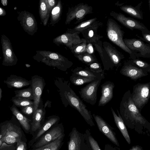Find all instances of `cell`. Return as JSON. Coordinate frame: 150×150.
<instances>
[{
    "label": "cell",
    "instance_id": "6da1fadb",
    "mask_svg": "<svg viewBox=\"0 0 150 150\" xmlns=\"http://www.w3.org/2000/svg\"><path fill=\"white\" fill-rule=\"evenodd\" d=\"M119 113L126 126L139 134L150 136V123L142 115L132 100L128 90L121 101Z\"/></svg>",
    "mask_w": 150,
    "mask_h": 150
},
{
    "label": "cell",
    "instance_id": "7a4b0ae2",
    "mask_svg": "<svg viewBox=\"0 0 150 150\" xmlns=\"http://www.w3.org/2000/svg\"><path fill=\"white\" fill-rule=\"evenodd\" d=\"M98 52L102 60L104 70H117L122 64L124 55L109 42L100 41L93 45Z\"/></svg>",
    "mask_w": 150,
    "mask_h": 150
},
{
    "label": "cell",
    "instance_id": "3957f363",
    "mask_svg": "<svg viewBox=\"0 0 150 150\" xmlns=\"http://www.w3.org/2000/svg\"><path fill=\"white\" fill-rule=\"evenodd\" d=\"M21 125L16 117L13 115L11 119L0 123V134L3 142L8 144L16 143L27 139Z\"/></svg>",
    "mask_w": 150,
    "mask_h": 150
},
{
    "label": "cell",
    "instance_id": "277c9868",
    "mask_svg": "<svg viewBox=\"0 0 150 150\" xmlns=\"http://www.w3.org/2000/svg\"><path fill=\"white\" fill-rule=\"evenodd\" d=\"M33 58L38 62L43 63L49 66L56 67L64 71H67L73 64L71 61L61 54L50 51H37Z\"/></svg>",
    "mask_w": 150,
    "mask_h": 150
},
{
    "label": "cell",
    "instance_id": "5b68a950",
    "mask_svg": "<svg viewBox=\"0 0 150 150\" xmlns=\"http://www.w3.org/2000/svg\"><path fill=\"white\" fill-rule=\"evenodd\" d=\"M60 90L62 96L72 107L76 110L87 123L91 127L95 126L91 111L70 87V84L64 83Z\"/></svg>",
    "mask_w": 150,
    "mask_h": 150
},
{
    "label": "cell",
    "instance_id": "8992f818",
    "mask_svg": "<svg viewBox=\"0 0 150 150\" xmlns=\"http://www.w3.org/2000/svg\"><path fill=\"white\" fill-rule=\"evenodd\" d=\"M106 26L107 36L109 40L128 53L131 59H135L131 52L123 41L125 32L122 27L113 19L110 18L108 19Z\"/></svg>",
    "mask_w": 150,
    "mask_h": 150
},
{
    "label": "cell",
    "instance_id": "52a82bcc",
    "mask_svg": "<svg viewBox=\"0 0 150 150\" xmlns=\"http://www.w3.org/2000/svg\"><path fill=\"white\" fill-rule=\"evenodd\" d=\"M131 96L135 105L141 112L150 97V82L138 83L134 86Z\"/></svg>",
    "mask_w": 150,
    "mask_h": 150
},
{
    "label": "cell",
    "instance_id": "ba28073f",
    "mask_svg": "<svg viewBox=\"0 0 150 150\" xmlns=\"http://www.w3.org/2000/svg\"><path fill=\"white\" fill-rule=\"evenodd\" d=\"M123 41L135 59L139 57L150 58V44L145 43L139 39L135 38H125Z\"/></svg>",
    "mask_w": 150,
    "mask_h": 150
},
{
    "label": "cell",
    "instance_id": "9c48e42d",
    "mask_svg": "<svg viewBox=\"0 0 150 150\" xmlns=\"http://www.w3.org/2000/svg\"><path fill=\"white\" fill-rule=\"evenodd\" d=\"M80 33L68 28L66 32L54 38L53 42L59 46L60 45H64L71 51L77 45L86 42L84 39L80 38Z\"/></svg>",
    "mask_w": 150,
    "mask_h": 150
},
{
    "label": "cell",
    "instance_id": "30bf717a",
    "mask_svg": "<svg viewBox=\"0 0 150 150\" xmlns=\"http://www.w3.org/2000/svg\"><path fill=\"white\" fill-rule=\"evenodd\" d=\"M64 134V130L63 124L61 123L56 124L40 137L31 147V149L40 147L48 144Z\"/></svg>",
    "mask_w": 150,
    "mask_h": 150
},
{
    "label": "cell",
    "instance_id": "8fae6325",
    "mask_svg": "<svg viewBox=\"0 0 150 150\" xmlns=\"http://www.w3.org/2000/svg\"><path fill=\"white\" fill-rule=\"evenodd\" d=\"M93 13V8L87 4L80 3L74 6L68 8L65 23L70 24L73 20L75 19L76 22L75 23L80 22L88 14Z\"/></svg>",
    "mask_w": 150,
    "mask_h": 150
},
{
    "label": "cell",
    "instance_id": "7c38bea8",
    "mask_svg": "<svg viewBox=\"0 0 150 150\" xmlns=\"http://www.w3.org/2000/svg\"><path fill=\"white\" fill-rule=\"evenodd\" d=\"M67 145L68 150H92L85 134L79 132L75 127L69 133Z\"/></svg>",
    "mask_w": 150,
    "mask_h": 150
},
{
    "label": "cell",
    "instance_id": "4fadbf2b",
    "mask_svg": "<svg viewBox=\"0 0 150 150\" xmlns=\"http://www.w3.org/2000/svg\"><path fill=\"white\" fill-rule=\"evenodd\" d=\"M110 15L124 26L132 30H138L141 31L142 33L150 32L144 24L132 18L127 17L121 13L112 11Z\"/></svg>",
    "mask_w": 150,
    "mask_h": 150
},
{
    "label": "cell",
    "instance_id": "5bb4252c",
    "mask_svg": "<svg viewBox=\"0 0 150 150\" xmlns=\"http://www.w3.org/2000/svg\"><path fill=\"white\" fill-rule=\"evenodd\" d=\"M101 79L89 83L79 92L81 98L86 102L92 105H95L97 100V91Z\"/></svg>",
    "mask_w": 150,
    "mask_h": 150
},
{
    "label": "cell",
    "instance_id": "9a60e30c",
    "mask_svg": "<svg viewBox=\"0 0 150 150\" xmlns=\"http://www.w3.org/2000/svg\"><path fill=\"white\" fill-rule=\"evenodd\" d=\"M92 116L99 130L113 143L117 146L119 147V144L113 128L99 115L93 114Z\"/></svg>",
    "mask_w": 150,
    "mask_h": 150
},
{
    "label": "cell",
    "instance_id": "2e32d148",
    "mask_svg": "<svg viewBox=\"0 0 150 150\" xmlns=\"http://www.w3.org/2000/svg\"><path fill=\"white\" fill-rule=\"evenodd\" d=\"M31 81L30 85L33 96L34 113L39 107L41 101V97L45 85V83L42 77L37 75L33 76Z\"/></svg>",
    "mask_w": 150,
    "mask_h": 150
},
{
    "label": "cell",
    "instance_id": "e0dca14e",
    "mask_svg": "<svg viewBox=\"0 0 150 150\" xmlns=\"http://www.w3.org/2000/svg\"><path fill=\"white\" fill-rule=\"evenodd\" d=\"M120 73L122 75L129 77L135 81L148 75L147 72L135 66L129 60L124 63Z\"/></svg>",
    "mask_w": 150,
    "mask_h": 150
},
{
    "label": "cell",
    "instance_id": "ac0fdd59",
    "mask_svg": "<svg viewBox=\"0 0 150 150\" xmlns=\"http://www.w3.org/2000/svg\"><path fill=\"white\" fill-rule=\"evenodd\" d=\"M101 21H97L90 27L81 32L87 43H91L92 45L98 43L100 39L103 36L98 35L97 31L98 28L103 25Z\"/></svg>",
    "mask_w": 150,
    "mask_h": 150
},
{
    "label": "cell",
    "instance_id": "d6986e66",
    "mask_svg": "<svg viewBox=\"0 0 150 150\" xmlns=\"http://www.w3.org/2000/svg\"><path fill=\"white\" fill-rule=\"evenodd\" d=\"M59 120V117L56 116H52L48 117L40 129L32 136L31 139L28 142V147L31 148L33 144L52 127L58 124Z\"/></svg>",
    "mask_w": 150,
    "mask_h": 150
},
{
    "label": "cell",
    "instance_id": "ffe728a7",
    "mask_svg": "<svg viewBox=\"0 0 150 150\" xmlns=\"http://www.w3.org/2000/svg\"><path fill=\"white\" fill-rule=\"evenodd\" d=\"M101 96L98 102V106H103L113 98L115 85L113 82L107 81L101 86Z\"/></svg>",
    "mask_w": 150,
    "mask_h": 150
},
{
    "label": "cell",
    "instance_id": "44dd1931",
    "mask_svg": "<svg viewBox=\"0 0 150 150\" xmlns=\"http://www.w3.org/2000/svg\"><path fill=\"white\" fill-rule=\"evenodd\" d=\"M10 109L13 115L19 122L25 132L26 134H30L32 120L24 115L14 104L10 107Z\"/></svg>",
    "mask_w": 150,
    "mask_h": 150
},
{
    "label": "cell",
    "instance_id": "7402d4cb",
    "mask_svg": "<svg viewBox=\"0 0 150 150\" xmlns=\"http://www.w3.org/2000/svg\"><path fill=\"white\" fill-rule=\"evenodd\" d=\"M4 82L8 87L20 88L31 84V81H28L21 76L12 74L8 77Z\"/></svg>",
    "mask_w": 150,
    "mask_h": 150
},
{
    "label": "cell",
    "instance_id": "603a6c76",
    "mask_svg": "<svg viewBox=\"0 0 150 150\" xmlns=\"http://www.w3.org/2000/svg\"><path fill=\"white\" fill-rule=\"evenodd\" d=\"M45 112L42 108H38L33 114L30 134L33 136L45 122Z\"/></svg>",
    "mask_w": 150,
    "mask_h": 150
},
{
    "label": "cell",
    "instance_id": "cb8c5ba5",
    "mask_svg": "<svg viewBox=\"0 0 150 150\" xmlns=\"http://www.w3.org/2000/svg\"><path fill=\"white\" fill-rule=\"evenodd\" d=\"M111 110L116 125L127 143L128 144H130L131 143L130 137L126 126L124 123L118 110L117 109H116L117 115L112 108H111Z\"/></svg>",
    "mask_w": 150,
    "mask_h": 150
},
{
    "label": "cell",
    "instance_id": "d4e9b609",
    "mask_svg": "<svg viewBox=\"0 0 150 150\" xmlns=\"http://www.w3.org/2000/svg\"><path fill=\"white\" fill-rule=\"evenodd\" d=\"M142 2H140L136 6L131 5H122L120 9L124 12L130 16L137 19H143V14L140 9Z\"/></svg>",
    "mask_w": 150,
    "mask_h": 150
},
{
    "label": "cell",
    "instance_id": "484cf974",
    "mask_svg": "<svg viewBox=\"0 0 150 150\" xmlns=\"http://www.w3.org/2000/svg\"><path fill=\"white\" fill-rule=\"evenodd\" d=\"M73 74L86 77L94 78L97 79H103L104 75L100 73L93 72L91 71L88 67L83 69L81 67H77L73 71Z\"/></svg>",
    "mask_w": 150,
    "mask_h": 150
},
{
    "label": "cell",
    "instance_id": "4316f807",
    "mask_svg": "<svg viewBox=\"0 0 150 150\" xmlns=\"http://www.w3.org/2000/svg\"><path fill=\"white\" fill-rule=\"evenodd\" d=\"M62 10V5L61 0H58L51 12L50 24L53 26L60 20Z\"/></svg>",
    "mask_w": 150,
    "mask_h": 150
},
{
    "label": "cell",
    "instance_id": "83f0119b",
    "mask_svg": "<svg viewBox=\"0 0 150 150\" xmlns=\"http://www.w3.org/2000/svg\"><path fill=\"white\" fill-rule=\"evenodd\" d=\"M64 136L65 134L62 135L57 140L48 144L29 150H59L64 144Z\"/></svg>",
    "mask_w": 150,
    "mask_h": 150
},
{
    "label": "cell",
    "instance_id": "f1b7e54d",
    "mask_svg": "<svg viewBox=\"0 0 150 150\" xmlns=\"http://www.w3.org/2000/svg\"><path fill=\"white\" fill-rule=\"evenodd\" d=\"M39 13L41 22L43 25H47L50 13L46 7L44 0H40L39 4Z\"/></svg>",
    "mask_w": 150,
    "mask_h": 150
},
{
    "label": "cell",
    "instance_id": "f546056e",
    "mask_svg": "<svg viewBox=\"0 0 150 150\" xmlns=\"http://www.w3.org/2000/svg\"><path fill=\"white\" fill-rule=\"evenodd\" d=\"M97 79H98L77 75L73 74L70 77V80L71 82L76 86L81 85L86 83L93 82Z\"/></svg>",
    "mask_w": 150,
    "mask_h": 150
},
{
    "label": "cell",
    "instance_id": "4dcf8cb0",
    "mask_svg": "<svg viewBox=\"0 0 150 150\" xmlns=\"http://www.w3.org/2000/svg\"><path fill=\"white\" fill-rule=\"evenodd\" d=\"M79 61L89 66L92 63L98 62L95 55L89 54L87 52L79 54L74 55Z\"/></svg>",
    "mask_w": 150,
    "mask_h": 150
},
{
    "label": "cell",
    "instance_id": "1f68e13d",
    "mask_svg": "<svg viewBox=\"0 0 150 150\" xmlns=\"http://www.w3.org/2000/svg\"><path fill=\"white\" fill-rule=\"evenodd\" d=\"M97 20V18H91L82 22L73 28L70 29L74 32H78L81 33V32L86 29L95 23Z\"/></svg>",
    "mask_w": 150,
    "mask_h": 150
},
{
    "label": "cell",
    "instance_id": "d6a6232c",
    "mask_svg": "<svg viewBox=\"0 0 150 150\" xmlns=\"http://www.w3.org/2000/svg\"><path fill=\"white\" fill-rule=\"evenodd\" d=\"M14 91L16 96L26 98L30 100H33L31 86L25 89L15 90Z\"/></svg>",
    "mask_w": 150,
    "mask_h": 150
},
{
    "label": "cell",
    "instance_id": "836d02e7",
    "mask_svg": "<svg viewBox=\"0 0 150 150\" xmlns=\"http://www.w3.org/2000/svg\"><path fill=\"white\" fill-rule=\"evenodd\" d=\"M11 101L16 107H21L28 105H34L33 102L26 98L16 96L12 98Z\"/></svg>",
    "mask_w": 150,
    "mask_h": 150
},
{
    "label": "cell",
    "instance_id": "e575fe53",
    "mask_svg": "<svg viewBox=\"0 0 150 150\" xmlns=\"http://www.w3.org/2000/svg\"><path fill=\"white\" fill-rule=\"evenodd\" d=\"M84 134L86 141L92 150H101L98 142L92 137L88 129H87Z\"/></svg>",
    "mask_w": 150,
    "mask_h": 150
},
{
    "label": "cell",
    "instance_id": "d590c367",
    "mask_svg": "<svg viewBox=\"0 0 150 150\" xmlns=\"http://www.w3.org/2000/svg\"><path fill=\"white\" fill-rule=\"evenodd\" d=\"M129 60L132 64L137 67L148 73H150V64L148 63L137 58Z\"/></svg>",
    "mask_w": 150,
    "mask_h": 150
},
{
    "label": "cell",
    "instance_id": "8d00e7d4",
    "mask_svg": "<svg viewBox=\"0 0 150 150\" xmlns=\"http://www.w3.org/2000/svg\"><path fill=\"white\" fill-rule=\"evenodd\" d=\"M86 42H83L77 45L71 51L74 55L84 53L86 52Z\"/></svg>",
    "mask_w": 150,
    "mask_h": 150
},
{
    "label": "cell",
    "instance_id": "74e56055",
    "mask_svg": "<svg viewBox=\"0 0 150 150\" xmlns=\"http://www.w3.org/2000/svg\"><path fill=\"white\" fill-rule=\"evenodd\" d=\"M88 66L89 69L92 71L104 74V70L103 69L101 64L98 62L93 63Z\"/></svg>",
    "mask_w": 150,
    "mask_h": 150
},
{
    "label": "cell",
    "instance_id": "f35d334b",
    "mask_svg": "<svg viewBox=\"0 0 150 150\" xmlns=\"http://www.w3.org/2000/svg\"><path fill=\"white\" fill-rule=\"evenodd\" d=\"M21 112L24 114L28 115L33 114L34 111V105H28L20 107Z\"/></svg>",
    "mask_w": 150,
    "mask_h": 150
},
{
    "label": "cell",
    "instance_id": "ab89813d",
    "mask_svg": "<svg viewBox=\"0 0 150 150\" xmlns=\"http://www.w3.org/2000/svg\"><path fill=\"white\" fill-rule=\"evenodd\" d=\"M27 142L20 140L16 143L15 150H28Z\"/></svg>",
    "mask_w": 150,
    "mask_h": 150
},
{
    "label": "cell",
    "instance_id": "60d3db41",
    "mask_svg": "<svg viewBox=\"0 0 150 150\" xmlns=\"http://www.w3.org/2000/svg\"><path fill=\"white\" fill-rule=\"evenodd\" d=\"M46 7L49 12L51 13L53 8L56 5V1L55 0H44Z\"/></svg>",
    "mask_w": 150,
    "mask_h": 150
},
{
    "label": "cell",
    "instance_id": "b9f144b4",
    "mask_svg": "<svg viewBox=\"0 0 150 150\" xmlns=\"http://www.w3.org/2000/svg\"><path fill=\"white\" fill-rule=\"evenodd\" d=\"M16 143L8 144L4 142L0 147V150H15Z\"/></svg>",
    "mask_w": 150,
    "mask_h": 150
},
{
    "label": "cell",
    "instance_id": "7bdbcfd3",
    "mask_svg": "<svg viewBox=\"0 0 150 150\" xmlns=\"http://www.w3.org/2000/svg\"><path fill=\"white\" fill-rule=\"evenodd\" d=\"M143 37H140L137 35L136 36L143 41H145L150 45V32L142 33Z\"/></svg>",
    "mask_w": 150,
    "mask_h": 150
},
{
    "label": "cell",
    "instance_id": "ee69618b",
    "mask_svg": "<svg viewBox=\"0 0 150 150\" xmlns=\"http://www.w3.org/2000/svg\"><path fill=\"white\" fill-rule=\"evenodd\" d=\"M94 49L93 45L91 43H87L86 52L89 54H94Z\"/></svg>",
    "mask_w": 150,
    "mask_h": 150
},
{
    "label": "cell",
    "instance_id": "f6af8a7d",
    "mask_svg": "<svg viewBox=\"0 0 150 150\" xmlns=\"http://www.w3.org/2000/svg\"><path fill=\"white\" fill-rule=\"evenodd\" d=\"M129 150H144L142 147L139 145L132 146Z\"/></svg>",
    "mask_w": 150,
    "mask_h": 150
},
{
    "label": "cell",
    "instance_id": "bcb514c9",
    "mask_svg": "<svg viewBox=\"0 0 150 150\" xmlns=\"http://www.w3.org/2000/svg\"><path fill=\"white\" fill-rule=\"evenodd\" d=\"M6 53L8 57H10L12 54V52L11 50L8 49L6 51Z\"/></svg>",
    "mask_w": 150,
    "mask_h": 150
},
{
    "label": "cell",
    "instance_id": "7dc6e473",
    "mask_svg": "<svg viewBox=\"0 0 150 150\" xmlns=\"http://www.w3.org/2000/svg\"><path fill=\"white\" fill-rule=\"evenodd\" d=\"M1 3L4 6H6L7 4V1L6 0H1Z\"/></svg>",
    "mask_w": 150,
    "mask_h": 150
},
{
    "label": "cell",
    "instance_id": "c3c4849f",
    "mask_svg": "<svg viewBox=\"0 0 150 150\" xmlns=\"http://www.w3.org/2000/svg\"><path fill=\"white\" fill-rule=\"evenodd\" d=\"M2 96V90L0 87V101L1 100V98Z\"/></svg>",
    "mask_w": 150,
    "mask_h": 150
},
{
    "label": "cell",
    "instance_id": "681fc988",
    "mask_svg": "<svg viewBox=\"0 0 150 150\" xmlns=\"http://www.w3.org/2000/svg\"><path fill=\"white\" fill-rule=\"evenodd\" d=\"M4 143L1 139V135L0 134V147Z\"/></svg>",
    "mask_w": 150,
    "mask_h": 150
},
{
    "label": "cell",
    "instance_id": "f907efd6",
    "mask_svg": "<svg viewBox=\"0 0 150 150\" xmlns=\"http://www.w3.org/2000/svg\"><path fill=\"white\" fill-rule=\"evenodd\" d=\"M3 13V11L2 9L0 8V15L1 14Z\"/></svg>",
    "mask_w": 150,
    "mask_h": 150
},
{
    "label": "cell",
    "instance_id": "816d5d0a",
    "mask_svg": "<svg viewBox=\"0 0 150 150\" xmlns=\"http://www.w3.org/2000/svg\"><path fill=\"white\" fill-rule=\"evenodd\" d=\"M25 65L27 67H29L30 66V65L28 64H25Z\"/></svg>",
    "mask_w": 150,
    "mask_h": 150
},
{
    "label": "cell",
    "instance_id": "f5cc1de1",
    "mask_svg": "<svg viewBox=\"0 0 150 150\" xmlns=\"http://www.w3.org/2000/svg\"><path fill=\"white\" fill-rule=\"evenodd\" d=\"M150 0H149V9H150Z\"/></svg>",
    "mask_w": 150,
    "mask_h": 150
}]
</instances>
